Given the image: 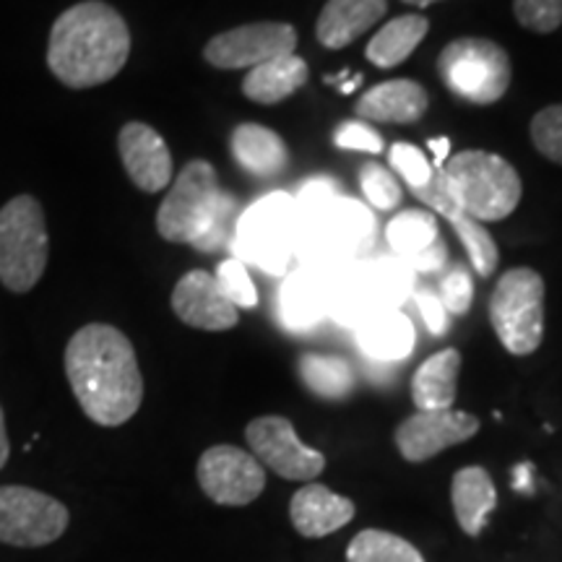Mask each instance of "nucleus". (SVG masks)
I'll return each mask as SVG.
<instances>
[{
    "instance_id": "1",
    "label": "nucleus",
    "mask_w": 562,
    "mask_h": 562,
    "mask_svg": "<svg viewBox=\"0 0 562 562\" xmlns=\"http://www.w3.org/2000/svg\"><path fill=\"white\" fill-rule=\"evenodd\" d=\"M66 375L83 414L102 427H121L144 402L136 349L108 323H89L70 336Z\"/></svg>"
},
{
    "instance_id": "2",
    "label": "nucleus",
    "mask_w": 562,
    "mask_h": 562,
    "mask_svg": "<svg viewBox=\"0 0 562 562\" xmlns=\"http://www.w3.org/2000/svg\"><path fill=\"white\" fill-rule=\"evenodd\" d=\"M131 55L125 19L102 0H83L55 19L47 66L63 87L91 89L115 79Z\"/></svg>"
},
{
    "instance_id": "3",
    "label": "nucleus",
    "mask_w": 562,
    "mask_h": 562,
    "mask_svg": "<svg viewBox=\"0 0 562 562\" xmlns=\"http://www.w3.org/2000/svg\"><path fill=\"white\" fill-rule=\"evenodd\" d=\"M237 201L222 191L216 170L193 159L175 178L170 193L157 211V229L167 243L193 245L199 250H220L229 245Z\"/></svg>"
},
{
    "instance_id": "4",
    "label": "nucleus",
    "mask_w": 562,
    "mask_h": 562,
    "mask_svg": "<svg viewBox=\"0 0 562 562\" xmlns=\"http://www.w3.org/2000/svg\"><path fill=\"white\" fill-rule=\"evenodd\" d=\"M448 188L474 222H501L524 195L521 178L508 159L490 151H461L446 161Z\"/></svg>"
},
{
    "instance_id": "5",
    "label": "nucleus",
    "mask_w": 562,
    "mask_h": 562,
    "mask_svg": "<svg viewBox=\"0 0 562 562\" xmlns=\"http://www.w3.org/2000/svg\"><path fill=\"white\" fill-rule=\"evenodd\" d=\"M50 243L42 203L34 195H16L0 209V284L26 294L47 269Z\"/></svg>"
},
{
    "instance_id": "6",
    "label": "nucleus",
    "mask_w": 562,
    "mask_h": 562,
    "mask_svg": "<svg viewBox=\"0 0 562 562\" xmlns=\"http://www.w3.org/2000/svg\"><path fill=\"white\" fill-rule=\"evenodd\" d=\"M490 321L510 355H533L544 339V279L524 266L505 271L492 290Z\"/></svg>"
},
{
    "instance_id": "7",
    "label": "nucleus",
    "mask_w": 562,
    "mask_h": 562,
    "mask_svg": "<svg viewBox=\"0 0 562 562\" xmlns=\"http://www.w3.org/2000/svg\"><path fill=\"white\" fill-rule=\"evenodd\" d=\"M438 74L446 89L459 100L495 104L510 87V58L497 42L461 37L442 47Z\"/></svg>"
},
{
    "instance_id": "8",
    "label": "nucleus",
    "mask_w": 562,
    "mask_h": 562,
    "mask_svg": "<svg viewBox=\"0 0 562 562\" xmlns=\"http://www.w3.org/2000/svg\"><path fill=\"white\" fill-rule=\"evenodd\" d=\"M70 513L47 492L3 484L0 487V542L11 547H45L66 533Z\"/></svg>"
},
{
    "instance_id": "9",
    "label": "nucleus",
    "mask_w": 562,
    "mask_h": 562,
    "mask_svg": "<svg viewBox=\"0 0 562 562\" xmlns=\"http://www.w3.org/2000/svg\"><path fill=\"white\" fill-rule=\"evenodd\" d=\"M195 476L203 495L216 505L243 508L266 490V469L256 456L237 446H211L201 453Z\"/></svg>"
},
{
    "instance_id": "10",
    "label": "nucleus",
    "mask_w": 562,
    "mask_h": 562,
    "mask_svg": "<svg viewBox=\"0 0 562 562\" xmlns=\"http://www.w3.org/2000/svg\"><path fill=\"white\" fill-rule=\"evenodd\" d=\"M252 456L271 472L292 482H311L326 469V459L315 448H307L297 438V430L286 417L269 414L252 419L245 430Z\"/></svg>"
},
{
    "instance_id": "11",
    "label": "nucleus",
    "mask_w": 562,
    "mask_h": 562,
    "mask_svg": "<svg viewBox=\"0 0 562 562\" xmlns=\"http://www.w3.org/2000/svg\"><path fill=\"white\" fill-rule=\"evenodd\" d=\"M294 47H297L294 26L281 24V21H261V24H245L216 34L203 47V58L222 70L256 68L266 60L292 55Z\"/></svg>"
},
{
    "instance_id": "12",
    "label": "nucleus",
    "mask_w": 562,
    "mask_h": 562,
    "mask_svg": "<svg viewBox=\"0 0 562 562\" xmlns=\"http://www.w3.org/2000/svg\"><path fill=\"white\" fill-rule=\"evenodd\" d=\"M292 199L273 193L252 206L237 227V245L261 269L281 273L292 248Z\"/></svg>"
},
{
    "instance_id": "13",
    "label": "nucleus",
    "mask_w": 562,
    "mask_h": 562,
    "mask_svg": "<svg viewBox=\"0 0 562 562\" xmlns=\"http://www.w3.org/2000/svg\"><path fill=\"white\" fill-rule=\"evenodd\" d=\"M480 432V419L469 412L442 409L417 412L396 427V448L406 461H430L446 448L472 440Z\"/></svg>"
},
{
    "instance_id": "14",
    "label": "nucleus",
    "mask_w": 562,
    "mask_h": 562,
    "mask_svg": "<svg viewBox=\"0 0 562 562\" xmlns=\"http://www.w3.org/2000/svg\"><path fill=\"white\" fill-rule=\"evenodd\" d=\"M409 191L414 193V199L425 203V206H430L435 214L446 216L448 224L456 229V235L461 237L463 248L469 252V261H472L474 271L480 273V277H490V273L497 269V258L501 256H497L495 240H492L490 232L484 229V224L474 222L472 216L456 203L451 188H448L446 172L435 167L430 180L422 182L417 188H409Z\"/></svg>"
},
{
    "instance_id": "15",
    "label": "nucleus",
    "mask_w": 562,
    "mask_h": 562,
    "mask_svg": "<svg viewBox=\"0 0 562 562\" xmlns=\"http://www.w3.org/2000/svg\"><path fill=\"white\" fill-rule=\"evenodd\" d=\"M172 311L191 328L201 331H229L240 321L237 307L227 300L214 273L188 271L172 290Z\"/></svg>"
},
{
    "instance_id": "16",
    "label": "nucleus",
    "mask_w": 562,
    "mask_h": 562,
    "mask_svg": "<svg viewBox=\"0 0 562 562\" xmlns=\"http://www.w3.org/2000/svg\"><path fill=\"white\" fill-rule=\"evenodd\" d=\"M117 149L133 186L144 193H159L172 182V154L167 140L146 123H125L117 136Z\"/></svg>"
},
{
    "instance_id": "17",
    "label": "nucleus",
    "mask_w": 562,
    "mask_h": 562,
    "mask_svg": "<svg viewBox=\"0 0 562 562\" xmlns=\"http://www.w3.org/2000/svg\"><path fill=\"white\" fill-rule=\"evenodd\" d=\"M355 503L349 497L336 495L321 482H307L305 487L292 495L290 518L294 531L305 539H323L339 531L355 518Z\"/></svg>"
},
{
    "instance_id": "18",
    "label": "nucleus",
    "mask_w": 562,
    "mask_h": 562,
    "mask_svg": "<svg viewBox=\"0 0 562 562\" xmlns=\"http://www.w3.org/2000/svg\"><path fill=\"white\" fill-rule=\"evenodd\" d=\"M391 248L402 252L417 269H435L446 261V245L438 237V222L435 214L422 209H406L389 222L385 229Z\"/></svg>"
},
{
    "instance_id": "19",
    "label": "nucleus",
    "mask_w": 562,
    "mask_h": 562,
    "mask_svg": "<svg viewBox=\"0 0 562 562\" xmlns=\"http://www.w3.org/2000/svg\"><path fill=\"white\" fill-rule=\"evenodd\" d=\"M229 151L245 172L258 180H273L290 165V149L277 131L243 123L232 131Z\"/></svg>"
},
{
    "instance_id": "20",
    "label": "nucleus",
    "mask_w": 562,
    "mask_h": 562,
    "mask_svg": "<svg viewBox=\"0 0 562 562\" xmlns=\"http://www.w3.org/2000/svg\"><path fill=\"white\" fill-rule=\"evenodd\" d=\"M389 11L385 0H328L323 5L315 34L328 50H341L378 24Z\"/></svg>"
},
{
    "instance_id": "21",
    "label": "nucleus",
    "mask_w": 562,
    "mask_h": 562,
    "mask_svg": "<svg viewBox=\"0 0 562 562\" xmlns=\"http://www.w3.org/2000/svg\"><path fill=\"white\" fill-rule=\"evenodd\" d=\"M427 91L412 79L383 81L364 91L357 102V115L375 123H417L427 112Z\"/></svg>"
},
{
    "instance_id": "22",
    "label": "nucleus",
    "mask_w": 562,
    "mask_h": 562,
    "mask_svg": "<svg viewBox=\"0 0 562 562\" xmlns=\"http://www.w3.org/2000/svg\"><path fill=\"white\" fill-rule=\"evenodd\" d=\"M451 503L461 531L469 537H480L497 505L495 482L482 467H463L451 482Z\"/></svg>"
},
{
    "instance_id": "23",
    "label": "nucleus",
    "mask_w": 562,
    "mask_h": 562,
    "mask_svg": "<svg viewBox=\"0 0 562 562\" xmlns=\"http://www.w3.org/2000/svg\"><path fill=\"white\" fill-rule=\"evenodd\" d=\"M461 355L456 349H442L427 357L412 378V398L419 412L453 409L459 389Z\"/></svg>"
},
{
    "instance_id": "24",
    "label": "nucleus",
    "mask_w": 562,
    "mask_h": 562,
    "mask_svg": "<svg viewBox=\"0 0 562 562\" xmlns=\"http://www.w3.org/2000/svg\"><path fill=\"white\" fill-rule=\"evenodd\" d=\"M307 63L297 55H281V58L266 60L261 66L250 68V74L243 81V94L250 102L258 104H277L290 100L294 91L307 83Z\"/></svg>"
},
{
    "instance_id": "25",
    "label": "nucleus",
    "mask_w": 562,
    "mask_h": 562,
    "mask_svg": "<svg viewBox=\"0 0 562 562\" xmlns=\"http://www.w3.org/2000/svg\"><path fill=\"white\" fill-rule=\"evenodd\" d=\"M427 30H430V21L419 13H406V16L391 19L381 32L368 42V60L378 68H396L404 60H409V55L417 50L419 42L425 40Z\"/></svg>"
},
{
    "instance_id": "26",
    "label": "nucleus",
    "mask_w": 562,
    "mask_h": 562,
    "mask_svg": "<svg viewBox=\"0 0 562 562\" xmlns=\"http://www.w3.org/2000/svg\"><path fill=\"white\" fill-rule=\"evenodd\" d=\"M360 347L364 355L383 362L406 360L414 349V326L404 313L389 311L372 315L360 331Z\"/></svg>"
},
{
    "instance_id": "27",
    "label": "nucleus",
    "mask_w": 562,
    "mask_h": 562,
    "mask_svg": "<svg viewBox=\"0 0 562 562\" xmlns=\"http://www.w3.org/2000/svg\"><path fill=\"white\" fill-rule=\"evenodd\" d=\"M302 383L321 398H347L355 391V370L347 360L307 351L297 362Z\"/></svg>"
},
{
    "instance_id": "28",
    "label": "nucleus",
    "mask_w": 562,
    "mask_h": 562,
    "mask_svg": "<svg viewBox=\"0 0 562 562\" xmlns=\"http://www.w3.org/2000/svg\"><path fill=\"white\" fill-rule=\"evenodd\" d=\"M347 562H425V558L404 537L381 529H364L349 542Z\"/></svg>"
},
{
    "instance_id": "29",
    "label": "nucleus",
    "mask_w": 562,
    "mask_h": 562,
    "mask_svg": "<svg viewBox=\"0 0 562 562\" xmlns=\"http://www.w3.org/2000/svg\"><path fill=\"white\" fill-rule=\"evenodd\" d=\"M323 297L318 284L307 277H294L281 292V318L290 328H307L321 318Z\"/></svg>"
},
{
    "instance_id": "30",
    "label": "nucleus",
    "mask_w": 562,
    "mask_h": 562,
    "mask_svg": "<svg viewBox=\"0 0 562 562\" xmlns=\"http://www.w3.org/2000/svg\"><path fill=\"white\" fill-rule=\"evenodd\" d=\"M214 279L235 307H245V311H250V307L258 305V290L256 284H252L250 273L245 269L240 258H227V261H222L216 266Z\"/></svg>"
},
{
    "instance_id": "31",
    "label": "nucleus",
    "mask_w": 562,
    "mask_h": 562,
    "mask_svg": "<svg viewBox=\"0 0 562 562\" xmlns=\"http://www.w3.org/2000/svg\"><path fill=\"white\" fill-rule=\"evenodd\" d=\"M360 186L364 199H368L375 209H393L402 203V186L393 175L385 170L378 161H364L360 170Z\"/></svg>"
},
{
    "instance_id": "32",
    "label": "nucleus",
    "mask_w": 562,
    "mask_h": 562,
    "mask_svg": "<svg viewBox=\"0 0 562 562\" xmlns=\"http://www.w3.org/2000/svg\"><path fill=\"white\" fill-rule=\"evenodd\" d=\"M531 140L542 157L562 165V104H552L533 115Z\"/></svg>"
},
{
    "instance_id": "33",
    "label": "nucleus",
    "mask_w": 562,
    "mask_h": 562,
    "mask_svg": "<svg viewBox=\"0 0 562 562\" xmlns=\"http://www.w3.org/2000/svg\"><path fill=\"white\" fill-rule=\"evenodd\" d=\"M518 24L537 34H550L562 24V0H513Z\"/></svg>"
},
{
    "instance_id": "34",
    "label": "nucleus",
    "mask_w": 562,
    "mask_h": 562,
    "mask_svg": "<svg viewBox=\"0 0 562 562\" xmlns=\"http://www.w3.org/2000/svg\"><path fill=\"white\" fill-rule=\"evenodd\" d=\"M472 300H474L472 273H469L467 266L453 263L440 279L442 307L453 315H467L469 307H472Z\"/></svg>"
},
{
    "instance_id": "35",
    "label": "nucleus",
    "mask_w": 562,
    "mask_h": 562,
    "mask_svg": "<svg viewBox=\"0 0 562 562\" xmlns=\"http://www.w3.org/2000/svg\"><path fill=\"white\" fill-rule=\"evenodd\" d=\"M334 144L339 149L349 151H364V154H381L383 151V138L372 125L364 121H349L341 123L334 133Z\"/></svg>"
},
{
    "instance_id": "36",
    "label": "nucleus",
    "mask_w": 562,
    "mask_h": 562,
    "mask_svg": "<svg viewBox=\"0 0 562 562\" xmlns=\"http://www.w3.org/2000/svg\"><path fill=\"white\" fill-rule=\"evenodd\" d=\"M417 305L422 311V318H425V323H427V328H430V334L440 336L448 331V311L442 307L438 294L430 290L417 292Z\"/></svg>"
},
{
    "instance_id": "37",
    "label": "nucleus",
    "mask_w": 562,
    "mask_h": 562,
    "mask_svg": "<svg viewBox=\"0 0 562 562\" xmlns=\"http://www.w3.org/2000/svg\"><path fill=\"white\" fill-rule=\"evenodd\" d=\"M513 490L524 492V495H531L533 492V463H518L513 469Z\"/></svg>"
},
{
    "instance_id": "38",
    "label": "nucleus",
    "mask_w": 562,
    "mask_h": 562,
    "mask_svg": "<svg viewBox=\"0 0 562 562\" xmlns=\"http://www.w3.org/2000/svg\"><path fill=\"white\" fill-rule=\"evenodd\" d=\"M427 146H430V151H432V165L438 167V170H442V167H446V161L451 159V140H448L446 136H438V138L427 140Z\"/></svg>"
},
{
    "instance_id": "39",
    "label": "nucleus",
    "mask_w": 562,
    "mask_h": 562,
    "mask_svg": "<svg viewBox=\"0 0 562 562\" xmlns=\"http://www.w3.org/2000/svg\"><path fill=\"white\" fill-rule=\"evenodd\" d=\"M9 453H11V442H9V432H5L3 409H0V469L9 463Z\"/></svg>"
},
{
    "instance_id": "40",
    "label": "nucleus",
    "mask_w": 562,
    "mask_h": 562,
    "mask_svg": "<svg viewBox=\"0 0 562 562\" xmlns=\"http://www.w3.org/2000/svg\"><path fill=\"white\" fill-rule=\"evenodd\" d=\"M362 79H364V76H362V74H351V76H349V79L341 83V87H339V91H341V94H351V91H355V89H360V87H362Z\"/></svg>"
},
{
    "instance_id": "41",
    "label": "nucleus",
    "mask_w": 562,
    "mask_h": 562,
    "mask_svg": "<svg viewBox=\"0 0 562 562\" xmlns=\"http://www.w3.org/2000/svg\"><path fill=\"white\" fill-rule=\"evenodd\" d=\"M404 3H409V5H417V9H427V5L438 3V0H404Z\"/></svg>"
}]
</instances>
